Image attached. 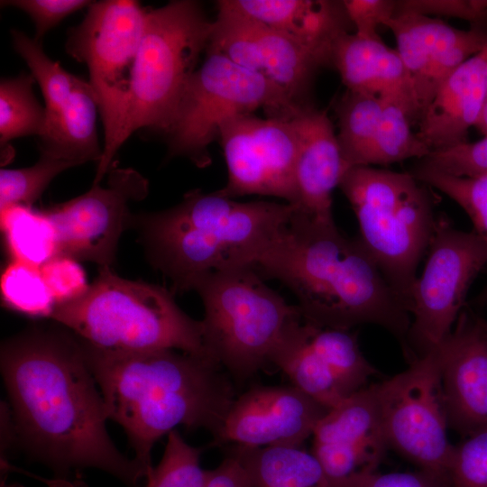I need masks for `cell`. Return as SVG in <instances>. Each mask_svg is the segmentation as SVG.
Wrapping results in <instances>:
<instances>
[{"label":"cell","instance_id":"39","mask_svg":"<svg viewBox=\"0 0 487 487\" xmlns=\"http://www.w3.org/2000/svg\"><path fill=\"white\" fill-rule=\"evenodd\" d=\"M401 12L458 18L469 22L472 27L485 28L487 23V0L396 1V13Z\"/></svg>","mask_w":487,"mask_h":487},{"label":"cell","instance_id":"18","mask_svg":"<svg viewBox=\"0 0 487 487\" xmlns=\"http://www.w3.org/2000/svg\"><path fill=\"white\" fill-rule=\"evenodd\" d=\"M385 26L395 37L421 115L444 80L487 45L485 28L460 30L439 18L411 12L396 13Z\"/></svg>","mask_w":487,"mask_h":487},{"label":"cell","instance_id":"24","mask_svg":"<svg viewBox=\"0 0 487 487\" xmlns=\"http://www.w3.org/2000/svg\"><path fill=\"white\" fill-rule=\"evenodd\" d=\"M98 113L96 96L89 81L80 78L64 106L46 118L39 136L41 153L66 160L75 166L87 161L98 163L103 152L96 126Z\"/></svg>","mask_w":487,"mask_h":487},{"label":"cell","instance_id":"31","mask_svg":"<svg viewBox=\"0 0 487 487\" xmlns=\"http://www.w3.org/2000/svg\"><path fill=\"white\" fill-rule=\"evenodd\" d=\"M12 41L16 52L23 58L41 87L46 118L58 113L73 93L79 77L66 71L59 62L50 59L40 41L20 31H12Z\"/></svg>","mask_w":487,"mask_h":487},{"label":"cell","instance_id":"30","mask_svg":"<svg viewBox=\"0 0 487 487\" xmlns=\"http://www.w3.org/2000/svg\"><path fill=\"white\" fill-rule=\"evenodd\" d=\"M35 80L28 73L2 78L0 82V143L2 150L16 138L41 134L46 121L32 89Z\"/></svg>","mask_w":487,"mask_h":487},{"label":"cell","instance_id":"43","mask_svg":"<svg viewBox=\"0 0 487 487\" xmlns=\"http://www.w3.org/2000/svg\"><path fill=\"white\" fill-rule=\"evenodd\" d=\"M203 487H253L249 475L241 463L231 455L215 469L207 470Z\"/></svg>","mask_w":487,"mask_h":487},{"label":"cell","instance_id":"4","mask_svg":"<svg viewBox=\"0 0 487 487\" xmlns=\"http://www.w3.org/2000/svg\"><path fill=\"white\" fill-rule=\"evenodd\" d=\"M297 207L271 201L238 202L217 191L193 189L170 208L131 216L151 263L186 292L204 275L253 267Z\"/></svg>","mask_w":487,"mask_h":487},{"label":"cell","instance_id":"14","mask_svg":"<svg viewBox=\"0 0 487 487\" xmlns=\"http://www.w3.org/2000/svg\"><path fill=\"white\" fill-rule=\"evenodd\" d=\"M207 51L264 76L300 106L311 105L308 93L316 71L326 60L277 30L231 5L217 2Z\"/></svg>","mask_w":487,"mask_h":487},{"label":"cell","instance_id":"10","mask_svg":"<svg viewBox=\"0 0 487 487\" xmlns=\"http://www.w3.org/2000/svg\"><path fill=\"white\" fill-rule=\"evenodd\" d=\"M211 26L196 1L149 9L133 74L128 136L141 128L165 131L207 50Z\"/></svg>","mask_w":487,"mask_h":487},{"label":"cell","instance_id":"3","mask_svg":"<svg viewBox=\"0 0 487 487\" xmlns=\"http://www.w3.org/2000/svg\"><path fill=\"white\" fill-rule=\"evenodd\" d=\"M81 342L107 417L124 428L147 474L154 444L176 427L205 428L214 437L220 432L235 393L209 356L173 349L107 351Z\"/></svg>","mask_w":487,"mask_h":487},{"label":"cell","instance_id":"44","mask_svg":"<svg viewBox=\"0 0 487 487\" xmlns=\"http://www.w3.org/2000/svg\"><path fill=\"white\" fill-rule=\"evenodd\" d=\"M43 482L48 487H87L80 476L69 479L68 476H57L53 479H46L41 476H33Z\"/></svg>","mask_w":487,"mask_h":487},{"label":"cell","instance_id":"9","mask_svg":"<svg viewBox=\"0 0 487 487\" xmlns=\"http://www.w3.org/2000/svg\"><path fill=\"white\" fill-rule=\"evenodd\" d=\"M206 54L188 79L163 132L170 154L188 158L198 168L211 163L209 145L217 140L220 127L228 120L252 115L259 108L268 117L289 120L305 107L264 76L219 53Z\"/></svg>","mask_w":487,"mask_h":487},{"label":"cell","instance_id":"22","mask_svg":"<svg viewBox=\"0 0 487 487\" xmlns=\"http://www.w3.org/2000/svg\"><path fill=\"white\" fill-rule=\"evenodd\" d=\"M229 2L243 13L320 55L327 64H330L335 41L341 34L350 32L353 26L343 1L229 0Z\"/></svg>","mask_w":487,"mask_h":487},{"label":"cell","instance_id":"19","mask_svg":"<svg viewBox=\"0 0 487 487\" xmlns=\"http://www.w3.org/2000/svg\"><path fill=\"white\" fill-rule=\"evenodd\" d=\"M486 319L468 308L438 346L448 427L466 436L487 427Z\"/></svg>","mask_w":487,"mask_h":487},{"label":"cell","instance_id":"17","mask_svg":"<svg viewBox=\"0 0 487 487\" xmlns=\"http://www.w3.org/2000/svg\"><path fill=\"white\" fill-rule=\"evenodd\" d=\"M328 410L293 385L255 387L235 398L213 444L302 446Z\"/></svg>","mask_w":487,"mask_h":487},{"label":"cell","instance_id":"26","mask_svg":"<svg viewBox=\"0 0 487 487\" xmlns=\"http://www.w3.org/2000/svg\"><path fill=\"white\" fill-rule=\"evenodd\" d=\"M1 213V230L11 261L41 268L61 254L57 231L43 210L15 206Z\"/></svg>","mask_w":487,"mask_h":487},{"label":"cell","instance_id":"47","mask_svg":"<svg viewBox=\"0 0 487 487\" xmlns=\"http://www.w3.org/2000/svg\"><path fill=\"white\" fill-rule=\"evenodd\" d=\"M0 487H23V485L19 484V483H7L5 482V478L3 480H1V484H0Z\"/></svg>","mask_w":487,"mask_h":487},{"label":"cell","instance_id":"20","mask_svg":"<svg viewBox=\"0 0 487 487\" xmlns=\"http://www.w3.org/2000/svg\"><path fill=\"white\" fill-rule=\"evenodd\" d=\"M298 135L296 185L298 212L308 218L333 224L332 194L349 165L325 110L312 105L292 118Z\"/></svg>","mask_w":487,"mask_h":487},{"label":"cell","instance_id":"29","mask_svg":"<svg viewBox=\"0 0 487 487\" xmlns=\"http://www.w3.org/2000/svg\"><path fill=\"white\" fill-rule=\"evenodd\" d=\"M420 115L414 104L399 96H385L381 121L368 166H386L410 158L423 159L431 151L413 132Z\"/></svg>","mask_w":487,"mask_h":487},{"label":"cell","instance_id":"21","mask_svg":"<svg viewBox=\"0 0 487 487\" xmlns=\"http://www.w3.org/2000/svg\"><path fill=\"white\" fill-rule=\"evenodd\" d=\"M487 97V45L441 84L419 121L418 138L431 151L467 142Z\"/></svg>","mask_w":487,"mask_h":487},{"label":"cell","instance_id":"23","mask_svg":"<svg viewBox=\"0 0 487 487\" xmlns=\"http://www.w3.org/2000/svg\"><path fill=\"white\" fill-rule=\"evenodd\" d=\"M330 65L338 71L347 90L402 97L414 104L421 116L410 76L398 51L381 38L365 39L355 32L341 34L333 44Z\"/></svg>","mask_w":487,"mask_h":487},{"label":"cell","instance_id":"16","mask_svg":"<svg viewBox=\"0 0 487 487\" xmlns=\"http://www.w3.org/2000/svg\"><path fill=\"white\" fill-rule=\"evenodd\" d=\"M312 436L311 452L333 487H351L376 473L389 448L376 383L330 409Z\"/></svg>","mask_w":487,"mask_h":487},{"label":"cell","instance_id":"1","mask_svg":"<svg viewBox=\"0 0 487 487\" xmlns=\"http://www.w3.org/2000/svg\"><path fill=\"white\" fill-rule=\"evenodd\" d=\"M58 325L32 326L1 345V372L16 439L64 476L96 468L140 487L147 471L112 442L105 402L81 340Z\"/></svg>","mask_w":487,"mask_h":487},{"label":"cell","instance_id":"42","mask_svg":"<svg viewBox=\"0 0 487 487\" xmlns=\"http://www.w3.org/2000/svg\"><path fill=\"white\" fill-rule=\"evenodd\" d=\"M351 487H452V484L449 473L419 468L415 472H376Z\"/></svg>","mask_w":487,"mask_h":487},{"label":"cell","instance_id":"12","mask_svg":"<svg viewBox=\"0 0 487 487\" xmlns=\"http://www.w3.org/2000/svg\"><path fill=\"white\" fill-rule=\"evenodd\" d=\"M376 386L389 448L420 469L449 473L455 446L447 436L438 346Z\"/></svg>","mask_w":487,"mask_h":487},{"label":"cell","instance_id":"13","mask_svg":"<svg viewBox=\"0 0 487 487\" xmlns=\"http://www.w3.org/2000/svg\"><path fill=\"white\" fill-rule=\"evenodd\" d=\"M217 140L227 167V181L218 194L271 196L297 207L298 135L292 119L239 115L220 127Z\"/></svg>","mask_w":487,"mask_h":487},{"label":"cell","instance_id":"41","mask_svg":"<svg viewBox=\"0 0 487 487\" xmlns=\"http://www.w3.org/2000/svg\"><path fill=\"white\" fill-rule=\"evenodd\" d=\"M343 5L355 33L365 39H379L378 27L396 14L394 0H344Z\"/></svg>","mask_w":487,"mask_h":487},{"label":"cell","instance_id":"34","mask_svg":"<svg viewBox=\"0 0 487 487\" xmlns=\"http://www.w3.org/2000/svg\"><path fill=\"white\" fill-rule=\"evenodd\" d=\"M412 174L457 203L472 220L473 231L487 244V176L456 177L420 163Z\"/></svg>","mask_w":487,"mask_h":487},{"label":"cell","instance_id":"5","mask_svg":"<svg viewBox=\"0 0 487 487\" xmlns=\"http://www.w3.org/2000/svg\"><path fill=\"white\" fill-rule=\"evenodd\" d=\"M50 318L101 350L173 349L208 356L201 321L177 305L172 291L124 279L109 267L99 268L82 296L56 305Z\"/></svg>","mask_w":487,"mask_h":487},{"label":"cell","instance_id":"27","mask_svg":"<svg viewBox=\"0 0 487 487\" xmlns=\"http://www.w3.org/2000/svg\"><path fill=\"white\" fill-rule=\"evenodd\" d=\"M308 342L332 372L345 399L366 388L368 381L378 373L361 351L357 333L351 329L311 325Z\"/></svg>","mask_w":487,"mask_h":487},{"label":"cell","instance_id":"46","mask_svg":"<svg viewBox=\"0 0 487 487\" xmlns=\"http://www.w3.org/2000/svg\"><path fill=\"white\" fill-rule=\"evenodd\" d=\"M473 303L480 307H487V287H485L473 299Z\"/></svg>","mask_w":487,"mask_h":487},{"label":"cell","instance_id":"37","mask_svg":"<svg viewBox=\"0 0 487 487\" xmlns=\"http://www.w3.org/2000/svg\"><path fill=\"white\" fill-rule=\"evenodd\" d=\"M420 164L456 177L487 176V135L470 142L431 152Z\"/></svg>","mask_w":487,"mask_h":487},{"label":"cell","instance_id":"33","mask_svg":"<svg viewBox=\"0 0 487 487\" xmlns=\"http://www.w3.org/2000/svg\"><path fill=\"white\" fill-rule=\"evenodd\" d=\"M75 167L66 160L41 153L32 166L0 170V212L15 207H32L51 180L60 172Z\"/></svg>","mask_w":487,"mask_h":487},{"label":"cell","instance_id":"35","mask_svg":"<svg viewBox=\"0 0 487 487\" xmlns=\"http://www.w3.org/2000/svg\"><path fill=\"white\" fill-rule=\"evenodd\" d=\"M167 436L161 460L148 473L145 487H203L207 470L200 466L202 449L188 445L176 430Z\"/></svg>","mask_w":487,"mask_h":487},{"label":"cell","instance_id":"48","mask_svg":"<svg viewBox=\"0 0 487 487\" xmlns=\"http://www.w3.org/2000/svg\"><path fill=\"white\" fill-rule=\"evenodd\" d=\"M485 324H486V327H487V319H486V322H485Z\"/></svg>","mask_w":487,"mask_h":487},{"label":"cell","instance_id":"36","mask_svg":"<svg viewBox=\"0 0 487 487\" xmlns=\"http://www.w3.org/2000/svg\"><path fill=\"white\" fill-rule=\"evenodd\" d=\"M449 476L452 487H487V427L455 446Z\"/></svg>","mask_w":487,"mask_h":487},{"label":"cell","instance_id":"32","mask_svg":"<svg viewBox=\"0 0 487 487\" xmlns=\"http://www.w3.org/2000/svg\"><path fill=\"white\" fill-rule=\"evenodd\" d=\"M3 305L32 317H50L56 302L49 290L41 269L24 262L10 261L0 280Z\"/></svg>","mask_w":487,"mask_h":487},{"label":"cell","instance_id":"8","mask_svg":"<svg viewBox=\"0 0 487 487\" xmlns=\"http://www.w3.org/2000/svg\"><path fill=\"white\" fill-rule=\"evenodd\" d=\"M149 9L133 0L92 2L83 21L69 29L66 51L84 63L104 127V148L93 184H99L129 138L133 69Z\"/></svg>","mask_w":487,"mask_h":487},{"label":"cell","instance_id":"40","mask_svg":"<svg viewBox=\"0 0 487 487\" xmlns=\"http://www.w3.org/2000/svg\"><path fill=\"white\" fill-rule=\"evenodd\" d=\"M87 0H9L1 1L4 6H12L29 15L35 25V40L41 39L71 14L88 7Z\"/></svg>","mask_w":487,"mask_h":487},{"label":"cell","instance_id":"2","mask_svg":"<svg viewBox=\"0 0 487 487\" xmlns=\"http://www.w3.org/2000/svg\"><path fill=\"white\" fill-rule=\"evenodd\" d=\"M295 295L304 320L321 328L378 325L409 355L411 316L359 238L296 211L253 267Z\"/></svg>","mask_w":487,"mask_h":487},{"label":"cell","instance_id":"25","mask_svg":"<svg viewBox=\"0 0 487 487\" xmlns=\"http://www.w3.org/2000/svg\"><path fill=\"white\" fill-rule=\"evenodd\" d=\"M227 455L241 463L253 487H333L318 459L302 446H232Z\"/></svg>","mask_w":487,"mask_h":487},{"label":"cell","instance_id":"45","mask_svg":"<svg viewBox=\"0 0 487 487\" xmlns=\"http://www.w3.org/2000/svg\"><path fill=\"white\" fill-rule=\"evenodd\" d=\"M474 126L479 129L484 136L487 135V97Z\"/></svg>","mask_w":487,"mask_h":487},{"label":"cell","instance_id":"6","mask_svg":"<svg viewBox=\"0 0 487 487\" xmlns=\"http://www.w3.org/2000/svg\"><path fill=\"white\" fill-rule=\"evenodd\" d=\"M192 289L204 305L205 350L237 380L274 366L305 322L298 306L288 304L253 267L209 272Z\"/></svg>","mask_w":487,"mask_h":487},{"label":"cell","instance_id":"38","mask_svg":"<svg viewBox=\"0 0 487 487\" xmlns=\"http://www.w3.org/2000/svg\"><path fill=\"white\" fill-rule=\"evenodd\" d=\"M40 269L56 305L79 298L89 287L84 269L72 257L60 254Z\"/></svg>","mask_w":487,"mask_h":487},{"label":"cell","instance_id":"15","mask_svg":"<svg viewBox=\"0 0 487 487\" xmlns=\"http://www.w3.org/2000/svg\"><path fill=\"white\" fill-rule=\"evenodd\" d=\"M107 184L43 209L59 237L61 254L111 267L123 231L130 226L129 204L148 194V180L133 169L108 171Z\"/></svg>","mask_w":487,"mask_h":487},{"label":"cell","instance_id":"11","mask_svg":"<svg viewBox=\"0 0 487 487\" xmlns=\"http://www.w3.org/2000/svg\"><path fill=\"white\" fill-rule=\"evenodd\" d=\"M427 253L410 296L409 363L449 335L473 281L487 265V244L473 230L455 228L446 215L436 217Z\"/></svg>","mask_w":487,"mask_h":487},{"label":"cell","instance_id":"7","mask_svg":"<svg viewBox=\"0 0 487 487\" xmlns=\"http://www.w3.org/2000/svg\"><path fill=\"white\" fill-rule=\"evenodd\" d=\"M339 188L355 214L358 238L409 310L418 267L437 217L429 186L412 173L356 166Z\"/></svg>","mask_w":487,"mask_h":487},{"label":"cell","instance_id":"28","mask_svg":"<svg viewBox=\"0 0 487 487\" xmlns=\"http://www.w3.org/2000/svg\"><path fill=\"white\" fill-rule=\"evenodd\" d=\"M383 105L384 97L347 89L336 103L339 128L336 136L350 168L368 166Z\"/></svg>","mask_w":487,"mask_h":487}]
</instances>
